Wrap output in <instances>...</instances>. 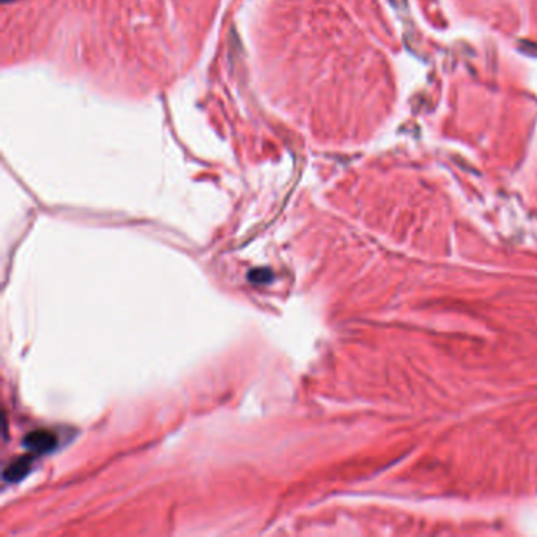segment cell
<instances>
[{"mask_svg":"<svg viewBox=\"0 0 537 537\" xmlns=\"http://www.w3.org/2000/svg\"><path fill=\"white\" fill-rule=\"evenodd\" d=\"M24 446L32 452L45 454L52 451V449L57 446V436L52 432H49V430H34V432H30L26 436Z\"/></svg>","mask_w":537,"mask_h":537,"instance_id":"1","label":"cell"},{"mask_svg":"<svg viewBox=\"0 0 537 537\" xmlns=\"http://www.w3.org/2000/svg\"><path fill=\"white\" fill-rule=\"evenodd\" d=\"M30 464H32V459L30 457H21L16 461H13L7 470H5V479L7 480H20L22 479L30 470Z\"/></svg>","mask_w":537,"mask_h":537,"instance_id":"2","label":"cell"},{"mask_svg":"<svg viewBox=\"0 0 537 537\" xmlns=\"http://www.w3.org/2000/svg\"><path fill=\"white\" fill-rule=\"evenodd\" d=\"M249 280H252L254 284H266L273 279V274L270 270H265V268H257V270H252L249 273Z\"/></svg>","mask_w":537,"mask_h":537,"instance_id":"3","label":"cell"}]
</instances>
